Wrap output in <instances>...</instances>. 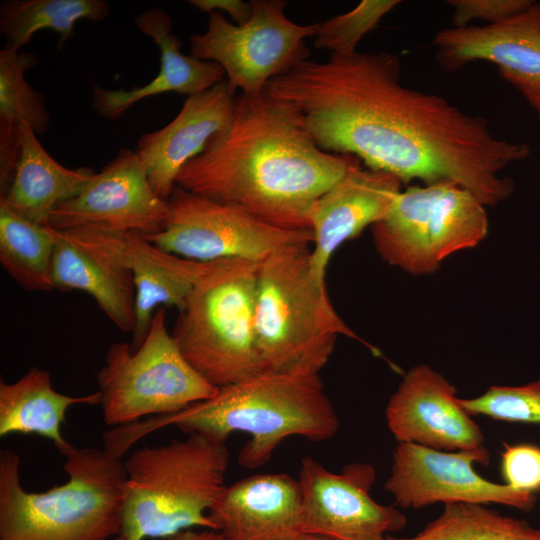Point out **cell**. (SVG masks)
<instances>
[{
  "mask_svg": "<svg viewBox=\"0 0 540 540\" xmlns=\"http://www.w3.org/2000/svg\"><path fill=\"white\" fill-rule=\"evenodd\" d=\"M400 59L385 51L307 59L268 82L264 94L291 104L324 151L357 157L402 183H455L485 206L511 196L501 172L530 147L493 135L485 118L404 86Z\"/></svg>",
  "mask_w": 540,
  "mask_h": 540,
  "instance_id": "obj_1",
  "label": "cell"
},
{
  "mask_svg": "<svg viewBox=\"0 0 540 540\" xmlns=\"http://www.w3.org/2000/svg\"><path fill=\"white\" fill-rule=\"evenodd\" d=\"M355 158L322 150L291 104L241 93L228 125L184 165L176 184L275 227L311 230L314 204Z\"/></svg>",
  "mask_w": 540,
  "mask_h": 540,
  "instance_id": "obj_2",
  "label": "cell"
},
{
  "mask_svg": "<svg viewBox=\"0 0 540 540\" xmlns=\"http://www.w3.org/2000/svg\"><path fill=\"white\" fill-rule=\"evenodd\" d=\"M165 426L222 442L234 432L246 433L250 439L240 450L238 462L255 469L263 466L290 436L314 442L333 438L339 430V419L319 374L264 371L218 388L211 398L178 413L118 427L109 436L124 452L135 440Z\"/></svg>",
  "mask_w": 540,
  "mask_h": 540,
  "instance_id": "obj_3",
  "label": "cell"
},
{
  "mask_svg": "<svg viewBox=\"0 0 540 540\" xmlns=\"http://www.w3.org/2000/svg\"><path fill=\"white\" fill-rule=\"evenodd\" d=\"M67 481L44 492L22 485L20 456L0 452V540H112L120 534L125 470L97 447L65 457Z\"/></svg>",
  "mask_w": 540,
  "mask_h": 540,
  "instance_id": "obj_4",
  "label": "cell"
},
{
  "mask_svg": "<svg viewBox=\"0 0 540 540\" xmlns=\"http://www.w3.org/2000/svg\"><path fill=\"white\" fill-rule=\"evenodd\" d=\"M229 460L226 442L200 433L132 452L123 462L122 540L213 530L208 512L226 486Z\"/></svg>",
  "mask_w": 540,
  "mask_h": 540,
  "instance_id": "obj_5",
  "label": "cell"
},
{
  "mask_svg": "<svg viewBox=\"0 0 540 540\" xmlns=\"http://www.w3.org/2000/svg\"><path fill=\"white\" fill-rule=\"evenodd\" d=\"M311 244L278 250L259 264L254 331L265 371L319 374L339 335L359 340L311 270Z\"/></svg>",
  "mask_w": 540,
  "mask_h": 540,
  "instance_id": "obj_6",
  "label": "cell"
},
{
  "mask_svg": "<svg viewBox=\"0 0 540 540\" xmlns=\"http://www.w3.org/2000/svg\"><path fill=\"white\" fill-rule=\"evenodd\" d=\"M258 262L214 261L171 331L188 363L216 388L265 371L254 331Z\"/></svg>",
  "mask_w": 540,
  "mask_h": 540,
  "instance_id": "obj_7",
  "label": "cell"
},
{
  "mask_svg": "<svg viewBox=\"0 0 540 540\" xmlns=\"http://www.w3.org/2000/svg\"><path fill=\"white\" fill-rule=\"evenodd\" d=\"M99 405L109 426H127L145 417L178 413L214 396L218 388L185 359L159 307L143 343H112L97 373Z\"/></svg>",
  "mask_w": 540,
  "mask_h": 540,
  "instance_id": "obj_8",
  "label": "cell"
},
{
  "mask_svg": "<svg viewBox=\"0 0 540 540\" xmlns=\"http://www.w3.org/2000/svg\"><path fill=\"white\" fill-rule=\"evenodd\" d=\"M381 258L415 275L436 271L451 254L477 246L488 233L485 205L451 182L402 190L371 226Z\"/></svg>",
  "mask_w": 540,
  "mask_h": 540,
  "instance_id": "obj_9",
  "label": "cell"
},
{
  "mask_svg": "<svg viewBox=\"0 0 540 540\" xmlns=\"http://www.w3.org/2000/svg\"><path fill=\"white\" fill-rule=\"evenodd\" d=\"M249 19L241 25L223 13L211 12L207 30L190 37L191 55L218 63L235 90L261 95L268 82L309 59L305 39L314 36L318 23L291 21L284 0L250 1Z\"/></svg>",
  "mask_w": 540,
  "mask_h": 540,
  "instance_id": "obj_10",
  "label": "cell"
},
{
  "mask_svg": "<svg viewBox=\"0 0 540 540\" xmlns=\"http://www.w3.org/2000/svg\"><path fill=\"white\" fill-rule=\"evenodd\" d=\"M164 229L145 236L160 249L198 262L243 259L260 263L272 253L311 244L313 232L270 225L234 205L176 186L167 199Z\"/></svg>",
  "mask_w": 540,
  "mask_h": 540,
  "instance_id": "obj_11",
  "label": "cell"
},
{
  "mask_svg": "<svg viewBox=\"0 0 540 540\" xmlns=\"http://www.w3.org/2000/svg\"><path fill=\"white\" fill-rule=\"evenodd\" d=\"M487 466L490 453L475 450L441 451L413 443H398L384 489L401 508H421L436 502L502 504L531 512L536 494L516 490L481 477L474 464Z\"/></svg>",
  "mask_w": 540,
  "mask_h": 540,
  "instance_id": "obj_12",
  "label": "cell"
},
{
  "mask_svg": "<svg viewBox=\"0 0 540 540\" xmlns=\"http://www.w3.org/2000/svg\"><path fill=\"white\" fill-rule=\"evenodd\" d=\"M375 481L370 463H349L334 473L304 457L298 478L303 532L341 540H384L388 533L402 530L406 516L371 497Z\"/></svg>",
  "mask_w": 540,
  "mask_h": 540,
  "instance_id": "obj_13",
  "label": "cell"
},
{
  "mask_svg": "<svg viewBox=\"0 0 540 540\" xmlns=\"http://www.w3.org/2000/svg\"><path fill=\"white\" fill-rule=\"evenodd\" d=\"M71 242L101 254L127 269L136 288V327L131 349L144 341L155 311L176 307L181 311L196 283L214 262H198L166 252L144 235L81 226L59 230Z\"/></svg>",
  "mask_w": 540,
  "mask_h": 540,
  "instance_id": "obj_14",
  "label": "cell"
},
{
  "mask_svg": "<svg viewBox=\"0 0 540 540\" xmlns=\"http://www.w3.org/2000/svg\"><path fill=\"white\" fill-rule=\"evenodd\" d=\"M167 200L151 187L136 150L121 149L72 197L58 204L49 226L66 230L97 226L150 236L164 229Z\"/></svg>",
  "mask_w": 540,
  "mask_h": 540,
  "instance_id": "obj_15",
  "label": "cell"
},
{
  "mask_svg": "<svg viewBox=\"0 0 540 540\" xmlns=\"http://www.w3.org/2000/svg\"><path fill=\"white\" fill-rule=\"evenodd\" d=\"M456 388L428 365L412 367L386 406V421L399 443L441 451L484 447L480 427L459 404Z\"/></svg>",
  "mask_w": 540,
  "mask_h": 540,
  "instance_id": "obj_16",
  "label": "cell"
},
{
  "mask_svg": "<svg viewBox=\"0 0 540 540\" xmlns=\"http://www.w3.org/2000/svg\"><path fill=\"white\" fill-rule=\"evenodd\" d=\"M401 185L393 174L363 168L356 157L344 176L318 198L310 215V265L319 279L325 280L330 258L344 242L386 215Z\"/></svg>",
  "mask_w": 540,
  "mask_h": 540,
  "instance_id": "obj_17",
  "label": "cell"
},
{
  "mask_svg": "<svg viewBox=\"0 0 540 540\" xmlns=\"http://www.w3.org/2000/svg\"><path fill=\"white\" fill-rule=\"evenodd\" d=\"M236 99V91L225 79L188 96L170 123L139 138L135 150L145 166L151 187L160 198L170 197L184 165L228 125Z\"/></svg>",
  "mask_w": 540,
  "mask_h": 540,
  "instance_id": "obj_18",
  "label": "cell"
},
{
  "mask_svg": "<svg viewBox=\"0 0 540 540\" xmlns=\"http://www.w3.org/2000/svg\"><path fill=\"white\" fill-rule=\"evenodd\" d=\"M432 47L447 71L488 61L498 66L506 81L540 84V3L495 24L444 28L434 36Z\"/></svg>",
  "mask_w": 540,
  "mask_h": 540,
  "instance_id": "obj_19",
  "label": "cell"
},
{
  "mask_svg": "<svg viewBox=\"0 0 540 540\" xmlns=\"http://www.w3.org/2000/svg\"><path fill=\"white\" fill-rule=\"evenodd\" d=\"M226 540H300L301 490L284 473L257 474L224 490L208 512Z\"/></svg>",
  "mask_w": 540,
  "mask_h": 540,
  "instance_id": "obj_20",
  "label": "cell"
},
{
  "mask_svg": "<svg viewBox=\"0 0 540 540\" xmlns=\"http://www.w3.org/2000/svg\"><path fill=\"white\" fill-rule=\"evenodd\" d=\"M134 23L159 47V73L147 84L131 90L104 89L94 84L91 103L101 117L116 120L147 97L168 92L191 96L226 79L218 63L185 55L181 51V42L173 33L172 18L163 9L151 8L140 12Z\"/></svg>",
  "mask_w": 540,
  "mask_h": 540,
  "instance_id": "obj_21",
  "label": "cell"
},
{
  "mask_svg": "<svg viewBox=\"0 0 540 540\" xmlns=\"http://www.w3.org/2000/svg\"><path fill=\"white\" fill-rule=\"evenodd\" d=\"M55 239L52 280L62 292L89 294L120 330L136 327V288L132 274L107 257L79 246L49 226Z\"/></svg>",
  "mask_w": 540,
  "mask_h": 540,
  "instance_id": "obj_22",
  "label": "cell"
},
{
  "mask_svg": "<svg viewBox=\"0 0 540 540\" xmlns=\"http://www.w3.org/2000/svg\"><path fill=\"white\" fill-rule=\"evenodd\" d=\"M76 404L97 405L99 393L69 396L57 392L50 374L32 367L13 383L0 381V437L38 435L49 440L63 456L74 447L62 434L66 413Z\"/></svg>",
  "mask_w": 540,
  "mask_h": 540,
  "instance_id": "obj_23",
  "label": "cell"
},
{
  "mask_svg": "<svg viewBox=\"0 0 540 540\" xmlns=\"http://www.w3.org/2000/svg\"><path fill=\"white\" fill-rule=\"evenodd\" d=\"M94 173L89 168L70 169L58 163L35 132L24 126L12 181L0 203L33 223L48 225L58 204L76 194Z\"/></svg>",
  "mask_w": 540,
  "mask_h": 540,
  "instance_id": "obj_24",
  "label": "cell"
},
{
  "mask_svg": "<svg viewBox=\"0 0 540 540\" xmlns=\"http://www.w3.org/2000/svg\"><path fill=\"white\" fill-rule=\"evenodd\" d=\"M36 63L37 58L31 52L8 45L0 50V196L12 181L22 128L28 126L39 135L50 124L43 96L25 79V72Z\"/></svg>",
  "mask_w": 540,
  "mask_h": 540,
  "instance_id": "obj_25",
  "label": "cell"
},
{
  "mask_svg": "<svg viewBox=\"0 0 540 540\" xmlns=\"http://www.w3.org/2000/svg\"><path fill=\"white\" fill-rule=\"evenodd\" d=\"M109 14L105 0H6L0 6V32L6 45L21 50L36 32L49 29L60 35V47L75 35L77 22L96 23Z\"/></svg>",
  "mask_w": 540,
  "mask_h": 540,
  "instance_id": "obj_26",
  "label": "cell"
},
{
  "mask_svg": "<svg viewBox=\"0 0 540 540\" xmlns=\"http://www.w3.org/2000/svg\"><path fill=\"white\" fill-rule=\"evenodd\" d=\"M55 239L49 225L33 223L0 203V264L26 290L51 291Z\"/></svg>",
  "mask_w": 540,
  "mask_h": 540,
  "instance_id": "obj_27",
  "label": "cell"
},
{
  "mask_svg": "<svg viewBox=\"0 0 540 540\" xmlns=\"http://www.w3.org/2000/svg\"><path fill=\"white\" fill-rule=\"evenodd\" d=\"M384 540H540V527L483 504L445 503L442 513L412 537Z\"/></svg>",
  "mask_w": 540,
  "mask_h": 540,
  "instance_id": "obj_28",
  "label": "cell"
},
{
  "mask_svg": "<svg viewBox=\"0 0 540 540\" xmlns=\"http://www.w3.org/2000/svg\"><path fill=\"white\" fill-rule=\"evenodd\" d=\"M399 3L398 0H363L352 10L318 23L314 47L341 56L356 53L361 39Z\"/></svg>",
  "mask_w": 540,
  "mask_h": 540,
  "instance_id": "obj_29",
  "label": "cell"
},
{
  "mask_svg": "<svg viewBox=\"0 0 540 540\" xmlns=\"http://www.w3.org/2000/svg\"><path fill=\"white\" fill-rule=\"evenodd\" d=\"M471 416L512 423L540 424V378L520 386H491L472 399H458Z\"/></svg>",
  "mask_w": 540,
  "mask_h": 540,
  "instance_id": "obj_30",
  "label": "cell"
},
{
  "mask_svg": "<svg viewBox=\"0 0 540 540\" xmlns=\"http://www.w3.org/2000/svg\"><path fill=\"white\" fill-rule=\"evenodd\" d=\"M501 473L504 484L524 492H540V447L533 444H504Z\"/></svg>",
  "mask_w": 540,
  "mask_h": 540,
  "instance_id": "obj_31",
  "label": "cell"
},
{
  "mask_svg": "<svg viewBox=\"0 0 540 540\" xmlns=\"http://www.w3.org/2000/svg\"><path fill=\"white\" fill-rule=\"evenodd\" d=\"M453 8V27H464L473 20L487 24L501 22L534 3L532 0H449Z\"/></svg>",
  "mask_w": 540,
  "mask_h": 540,
  "instance_id": "obj_32",
  "label": "cell"
},
{
  "mask_svg": "<svg viewBox=\"0 0 540 540\" xmlns=\"http://www.w3.org/2000/svg\"><path fill=\"white\" fill-rule=\"evenodd\" d=\"M188 3L201 12H226L233 23L244 24L250 17L252 7L250 2L241 0H189Z\"/></svg>",
  "mask_w": 540,
  "mask_h": 540,
  "instance_id": "obj_33",
  "label": "cell"
},
{
  "mask_svg": "<svg viewBox=\"0 0 540 540\" xmlns=\"http://www.w3.org/2000/svg\"><path fill=\"white\" fill-rule=\"evenodd\" d=\"M507 82L512 84L540 115V84L515 79L507 80Z\"/></svg>",
  "mask_w": 540,
  "mask_h": 540,
  "instance_id": "obj_34",
  "label": "cell"
},
{
  "mask_svg": "<svg viewBox=\"0 0 540 540\" xmlns=\"http://www.w3.org/2000/svg\"><path fill=\"white\" fill-rule=\"evenodd\" d=\"M163 540H226L225 537L218 531L205 529L197 531L194 529L179 532L167 539Z\"/></svg>",
  "mask_w": 540,
  "mask_h": 540,
  "instance_id": "obj_35",
  "label": "cell"
},
{
  "mask_svg": "<svg viewBox=\"0 0 540 540\" xmlns=\"http://www.w3.org/2000/svg\"><path fill=\"white\" fill-rule=\"evenodd\" d=\"M300 540H341L338 538L320 535V534H307L305 533Z\"/></svg>",
  "mask_w": 540,
  "mask_h": 540,
  "instance_id": "obj_36",
  "label": "cell"
},
{
  "mask_svg": "<svg viewBox=\"0 0 540 540\" xmlns=\"http://www.w3.org/2000/svg\"><path fill=\"white\" fill-rule=\"evenodd\" d=\"M112 540H122V538H121L120 535H118V536H116L115 538H113Z\"/></svg>",
  "mask_w": 540,
  "mask_h": 540,
  "instance_id": "obj_37",
  "label": "cell"
}]
</instances>
